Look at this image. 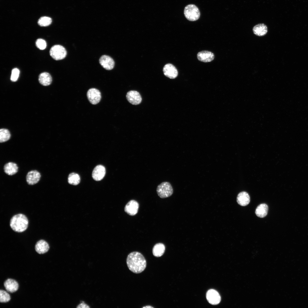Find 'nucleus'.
<instances>
[{
    "mask_svg": "<svg viewBox=\"0 0 308 308\" xmlns=\"http://www.w3.org/2000/svg\"><path fill=\"white\" fill-rule=\"evenodd\" d=\"M87 96L88 98L92 104L95 105L99 103L101 98V92L98 89L91 88L88 91Z\"/></svg>",
    "mask_w": 308,
    "mask_h": 308,
    "instance_id": "6",
    "label": "nucleus"
},
{
    "mask_svg": "<svg viewBox=\"0 0 308 308\" xmlns=\"http://www.w3.org/2000/svg\"><path fill=\"white\" fill-rule=\"evenodd\" d=\"M126 97L128 101L131 104L134 105L140 104L142 101V98L138 92L131 90L127 93Z\"/></svg>",
    "mask_w": 308,
    "mask_h": 308,
    "instance_id": "7",
    "label": "nucleus"
},
{
    "mask_svg": "<svg viewBox=\"0 0 308 308\" xmlns=\"http://www.w3.org/2000/svg\"><path fill=\"white\" fill-rule=\"evenodd\" d=\"M52 80L51 76L48 72L42 73L39 76L38 81L43 86L49 85L51 84Z\"/></svg>",
    "mask_w": 308,
    "mask_h": 308,
    "instance_id": "20",
    "label": "nucleus"
},
{
    "mask_svg": "<svg viewBox=\"0 0 308 308\" xmlns=\"http://www.w3.org/2000/svg\"><path fill=\"white\" fill-rule=\"evenodd\" d=\"M143 308H153V307H152V306H150V305H149V306L147 305V306H145Z\"/></svg>",
    "mask_w": 308,
    "mask_h": 308,
    "instance_id": "30",
    "label": "nucleus"
},
{
    "mask_svg": "<svg viewBox=\"0 0 308 308\" xmlns=\"http://www.w3.org/2000/svg\"><path fill=\"white\" fill-rule=\"evenodd\" d=\"M80 177L78 174L72 173L69 175L68 177V182L70 184L76 185L80 183Z\"/></svg>",
    "mask_w": 308,
    "mask_h": 308,
    "instance_id": "23",
    "label": "nucleus"
},
{
    "mask_svg": "<svg viewBox=\"0 0 308 308\" xmlns=\"http://www.w3.org/2000/svg\"><path fill=\"white\" fill-rule=\"evenodd\" d=\"M165 250V246L162 243H158L155 244L153 246L152 252L155 257H159L162 256Z\"/></svg>",
    "mask_w": 308,
    "mask_h": 308,
    "instance_id": "22",
    "label": "nucleus"
},
{
    "mask_svg": "<svg viewBox=\"0 0 308 308\" xmlns=\"http://www.w3.org/2000/svg\"><path fill=\"white\" fill-rule=\"evenodd\" d=\"M214 54L210 51L204 50L200 52L197 54L198 60L201 62H211L214 58Z\"/></svg>",
    "mask_w": 308,
    "mask_h": 308,
    "instance_id": "14",
    "label": "nucleus"
},
{
    "mask_svg": "<svg viewBox=\"0 0 308 308\" xmlns=\"http://www.w3.org/2000/svg\"><path fill=\"white\" fill-rule=\"evenodd\" d=\"M164 74L170 79H174L178 75V72L176 67L171 64H165L163 69Z\"/></svg>",
    "mask_w": 308,
    "mask_h": 308,
    "instance_id": "9",
    "label": "nucleus"
},
{
    "mask_svg": "<svg viewBox=\"0 0 308 308\" xmlns=\"http://www.w3.org/2000/svg\"><path fill=\"white\" fill-rule=\"evenodd\" d=\"M20 73L19 70L17 68H13L12 70L10 79L12 82L16 81L19 77Z\"/></svg>",
    "mask_w": 308,
    "mask_h": 308,
    "instance_id": "27",
    "label": "nucleus"
},
{
    "mask_svg": "<svg viewBox=\"0 0 308 308\" xmlns=\"http://www.w3.org/2000/svg\"><path fill=\"white\" fill-rule=\"evenodd\" d=\"M4 286L6 290L9 292L13 293L18 289L19 284L15 280L9 279L4 282Z\"/></svg>",
    "mask_w": 308,
    "mask_h": 308,
    "instance_id": "15",
    "label": "nucleus"
},
{
    "mask_svg": "<svg viewBox=\"0 0 308 308\" xmlns=\"http://www.w3.org/2000/svg\"><path fill=\"white\" fill-rule=\"evenodd\" d=\"M126 263L129 269L135 273H141L146 266V262L144 257L137 252H132L128 255Z\"/></svg>",
    "mask_w": 308,
    "mask_h": 308,
    "instance_id": "1",
    "label": "nucleus"
},
{
    "mask_svg": "<svg viewBox=\"0 0 308 308\" xmlns=\"http://www.w3.org/2000/svg\"><path fill=\"white\" fill-rule=\"evenodd\" d=\"M3 169L5 173L9 175H12L18 172V168L16 163L9 162L4 165Z\"/></svg>",
    "mask_w": 308,
    "mask_h": 308,
    "instance_id": "18",
    "label": "nucleus"
},
{
    "mask_svg": "<svg viewBox=\"0 0 308 308\" xmlns=\"http://www.w3.org/2000/svg\"><path fill=\"white\" fill-rule=\"evenodd\" d=\"M78 308H90L89 305L86 303L82 301L77 306Z\"/></svg>",
    "mask_w": 308,
    "mask_h": 308,
    "instance_id": "29",
    "label": "nucleus"
},
{
    "mask_svg": "<svg viewBox=\"0 0 308 308\" xmlns=\"http://www.w3.org/2000/svg\"><path fill=\"white\" fill-rule=\"evenodd\" d=\"M184 14L187 19L190 21H196L200 16L198 8L194 4H189L186 6L184 10Z\"/></svg>",
    "mask_w": 308,
    "mask_h": 308,
    "instance_id": "3",
    "label": "nucleus"
},
{
    "mask_svg": "<svg viewBox=\"0 0 308 308\" xmlns=\"http://www.w3.org/2000/svg\"><path fill=\"white\" fill-rule=\"evenodd\" d=\"M105 174V167L102 165H98L96 166L93 170L92 176L95 180L99 181L103 178Z\"/></svg>",
    "mask_w": 308,
    "mask_h": 308,
    "instance_id": "13",
    "label": "nucleus"
},
{
    "mask_svg": "<svg viewBox=\"0 0 308 308\" xmlns=\"http://www.w3.org/2000/svg\"><path fill=\"white\" fill-rule=\"evenodd\" d=\"M52 22L51 18L47 17H43L40 18L38 20V23L42 27L47 26L50 25Z\"/></svg>",
    "mask_w": 308,
    "mask_h": 308,
    "instance_id": "25",
    "label": "nucleus"
},
{
    "mask_svg": "<svg viewBox=\"0 0 308 308\" xmlns=\"http://www.w3.org/2000/svg\"><path fill=\"white\" fill-rule=\"evenodd\" d=\"M206 297L208 302L213 305L218 304L221 301L220 296L219 293L213 289H210L208 291Z\"/></svg>",
    "mask_w": 308,
    "mask_h": 308,
    "instance_id": "8",
    "label": "nucleus"
},
{
    "mask_svg": "<svg viewBox=\"0 0 308 308\" xmlns=\"http://www.w3.org/2000/svg\"><path fill=\"white\" fill-rule=\"evenodd\" d=\"M35 248L37 253L42 254L48 251L49 249V246L45 241L41 240L37 242L35 245Z\"/></svg>",
    "mask_w": 308,
    "mask_h": 308,
    "instance_id": "16",
    "label": "nucleus"
},
{
    "mask_svg": "<svg viewBox=\"0 0 308 308\" xmlns=\"http://www.w3.org/2000/svg\"><path fill=\"white\" fill-rule=\"evenodd\" d=\"M28 223V220L26 216L22 214H19L12 217L10 220V225L14 231L21 232L27 229Z\"/></svg>",
    "mask_w": 308,
    "mask_h": 308,
    "instance_id": "2",
    "label": "nucleus"
},
{
    "mask_svg": "<svg viewBox=\"0 0 308 308\" xmlns=\"http://www.w3.org/2000/svg\"><path fill=\"white\" fill-rule=\"evenodd\" d=\"M41 177L40 173L36 170L29 172L26 176V180L29 185H34L37 183Z\"/></svg>",
    "mask_w": 308,
    "mask_h": 308,
    "instance_id": "12",
    "label": "nucleus"
},
{
    "mask_svg": "<svg viewBox=\"0 0 308 308\" xmlns=\"http://www.w3.org/2000/svg\"><path fill=\"white\" fill-rule=\"evenodd\" d=\"M99 62L103 68L108 70H112L114 66V62L113 59L106 55H102L100 57Z\"/></svg>",
    "mask_w": 308,
    "mask_h": 308,
    "instance_id": "11",
    "label": "nucleus"
},
{
    "mask_svg": "<svg viewBox=\"0 0 308 308\" xmlns=\"http://www.w3.org/2000/svg\"><path fill=\"white\" fill-rule=\"evenodd\" d=\"M250 198L248 193L246 192L240 193L237 196V201L238 203L242 206L248 205L250 203Z\"/></svg>",
    "mask_w": 308,
    "mask_h": 308,
    "instance_id": "17",
    "label": "nucleus"
},
{
    "mask_svg": "<svg viewBox=\"0 0 308 308\" xmlns=\"http://www.w3.org/2000/svg\"><path fill=\"white\" fill-rule=\"evenodd\" d=\"M253 31L255 35L258 36H262L267 33L268 28L267 26L264 24H259L254 27Z\"/></svg>",
    "mask_w": 308,
    "mask_h": 308,
    "instance_id": "19",
    "label": "nucleus"
},
{
    "mask_svg": "<svg viewBox=\"0 0 308 308\" xmlns=\"http://www.w3.org/2000/svg\"><path fill=\"white\" fill-rule=\"evenodd\" d=\"M10 299V296L7 292L3 290H0V302L1 303H7L9 302Z\"/></svg>",
    "mask_w": 308,
    "mask_h": 308,
    "instance_id": "26",
    "label": "nucleus"
},
{
    "mask_svg": "<svg viewBox=\"0 0 308 308\" xmlns=\"http://www.w3.org/2000/svg\"><path fill=\"white\" fill-rule=\"evenodd\" d=\"M156 191L159 196L164 198L171 196L173 193V190L171 184L167 182H164L159 185Z\"/></svg>",
    "mask_w": 308,
    "mask_h": 308,
    "instance_id": "4",
    "label": "nucleus"
},
{
    "mask_svg": "<svg viewBox=\"0 0 308 308\" xmlns=\"http://www.w3.org/2000/svg\"><path fill=\"white\" fill-rule=\"evenodd\" d=\"M268 206L265 204H261L256 209L255 214L258 217L262 218L265 217L268 214Z\"/></svg>",
    "mask_w": 308,
    "mask_h": 308,
    "instance_id": "21",
    "label": "nucleus"
},
{
    "mask_svg": "<svg viewBox=\"0 0 308 308\" xmlns=\"http://www.w3.org/2000/svg\"><path fill=\"white\" fill-rule=\"evenodd\" d=\"M11 137L9 131L5 129H2L0 130V142L3 143L8 140Z\"/></svg>",
    "mask_w": 308,
    "mask_h": 308,
    "instance_id": "24",
    "label": "nucleus"
},
{
    "mask_svg": "<svg viewBox=\"0 0 308 308\" xmlns=\"http://www.w3.org/2000/svg\"><path fill=\"white\" fill-rule=\"evenodd\" d=\"M139 208L138 202L135 200H131L125 206L124 210L129 215L134 216L137 213Z\"/></svg>",
    "mask_w": 308,
    "mask_h": 308,
    "instance_id": "10",
    "label": "nucleus"
},
{
    "mask_svg": "<svg viewBox=\"0 0 308 308\" xmlns=\"http://www.w3.org/2000/svg\"><path fill=\"white\" fill-rule=\"evenodd\" d=\"M35 43L36 46L40 50H43L46 48V41L43 39H37Z\"/></svg>",
    "mask_w": 308,
    "mask_h": 308,
    "instance_id": "28",
    "label": "nucleus"
},
{
    "mask_svg": "<svg viewBox=\"0 0 308 308\" xmlns=\"http://www.w3.org/2000/svg\"><path fill=\"white\" fill-rule=\"evenodd\" d=\"M50 54L54 60H60L63 59L66 57L67 52L65 48L62 46L56 45L53 46L50 48Z\"/></svg>",
    "mask_w": 308,
    "mask_h": 308,
    "instance_id": "5",
    "label": "nucleus"
}]
</instances>
